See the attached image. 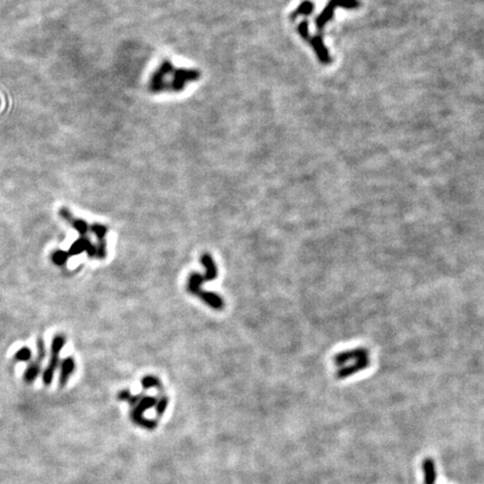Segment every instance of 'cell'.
Wrapping results in <instances>:
<instances>
[{
  "label": "cell",
  "instance_id": "cell-1",
  "mask_svg": "<svg viewBox=\"0 0 484 484\" xmlns=\"http://www.w3.org/2000/svg\"><path fill=\"white\" fill-rule=\"evenodd\" d=\"M370 352L365 348H355L336 354L335 364L337 367V378L344 379L354 373L369 368Z\"/></svg>",
  "mask_w": 484,
  "mask_h": 484
},
{
  "label": "cell",
  "instance_id": "cell-2",
  "mask_svg": "<svg viewBox=\"0 0 484 484\" xmlns=\"http://www.w3.org/2000/svg\"><path fill=\"white\" fill-rule=\"evenodd\" d=\"M64 344H65V339H64L63 335L58 334L53 339L51 359H49V363L47 365L46 370H45L43 373V382L46 386H49L52 383L54 372H55V369L57 368L58 354H60V351L64 346Z\"/></svg>",
  "mask_w": 484,
  "mask_h": 484
},
{
  "label": "cell",
  "instance_id": "cell-3",
  "mask_svg": "<svg viewBox=\"0 0 484 484\" xmlns=\"http://www.w3.org/2000/svg\"><path fill=\"white\" fill-rule=\"evenodd\" d=\"M359 6H360V2L358 1V0H330V2H328L327 7L325 8V10H324L321 13V15H319V17L317 18V20H316L317 28L322 29L323 26L331 19L336 7H344V8H348V9H354V8H358Z\"/></svg>",
  "mask_w": 484,
  "mask_h": 484
},
{
  "label": "cell",
  "instance_id": "cell-4",
  "mask_svg": "<svg viewBox=\"0 0 484 484\" xmlns=\"http://www.w3.org/2000/svg\"><path fill=\"white\" fill-rule=\"evenodd\" d=\"M45 343L42 339H38L37 341V359L35 360L34 362H31L29 364V367L27 368L24 374V380L26 382H33L36 378H37L39 370H40V362L43 361V359H45V355H46V351H45Z\"/></svg>",
  "mask_w": 484,
  "mask_h": 484
},
{
  "label": "cell",
  "instance_id": "cell-5",
  "mask_svg": "<svg viewBox=\"0 0 484 484\" xmlns=\"http://www.w3.org/2000/svg\"><path fill=\"white\" fill-rule=\"evenodd\" d=\"M58 213H60V216L63 220H65L67 223H70V225L74 228V229L79 232L82 237H84L90 231V227L88 226V223H86L84 220L75 219L73 217V214L70 212V210L66 209L65 207H62L60 209V211H58Z\"/></svg>",
  "mask_w": 484,
  "mask_h": 484
},
{
  "label": "cell",
  "instance_id": "cell-6",
  "mask_svg": "<svg viewBox=\"0 0 484 484\" xmlns=\"http://www.w3.org/2000/svg\"><path fill=\"white\" fill-rule=\"evenodd\" d=\"M86 251L89 254V257H95V245L91 243V241L86 236L81 237L80 239H77L74 243H73L70 249H68V254L70 255H77Z\"/></svg>",
  "mask_w": 484,
  "mask_h": 484
},
{
  "label": "cell",
  "instance_id": "cell-7",
  "mask_svg": "<svg viewBox=\"0 0 484 484\" xmlns=\"http://www.w3.org/2000/svg\"><path fill=\"white\" fill-rule=\"evenodd\" d=\"M74 359L72 357H67L66 359L63 360L62 365H61V374H60V387H64L66 385V382L70 378L71 374L74 371Z\"/></svg>",
  "mask_w": 484,
  "mask_h": 484
},
{
  "label": "cell",
  "instance_id": "cell-8",
  "mask_svg": "<svg viewBox=\"0 0 484 484\" xmlns=\"http://www.w3.org/2000/svg\"><path fill=\"white\" fill-rule=\"evenodd\" d=\"M424 471V484H435L436 481V468L432 459H425L423 462Z\"/></svg>",
  "mask_w": 484,
  "mask_h": 484
},
{
  "label": "cell",
  "instance_id": "cell-9",
  "mask_svg": "<svg viewBox=\"0 0 484 484\" xmlns=\"http://www.w3.org/2000/svg\"><path fill=\"white\" fill-rule=\"evenodd\" d=\"M68 257H70V254H68V252H66V251L56 250L54 251L52 254V260L54 263L57 264V266H63V264L66 263Z\"/></svg>",
  "mask_w": 484,
  "mask_h": 484
},
{
  "label": "cell",
  "instance_id": "cell-10",
  "mask_svg": "<svg viewBox=\"0 0 484 484\" xmlns=\"http://www.w3.org/2000/svg\"><path fill=\"white\" fill-rule=\"evenodd\" d=\"M90 230L92 231V234H94L95 236H97V238L98 240H102L106 238V235H107V228L102 226V225H99V223H94V225H92L90 227Z\"/></svg>",
  "mask_w": 484,
  "mask_h": 484
},
{
  "label": "cell",
  "instance_id": "cell-11",
  "mask_svg": "<svg viewBox=\"0 0 484 484\" xmlns=\"http://www.w3.org/2000/svg\"><path fill=\"white\" fill-rule=\"evenodd\" d=\"M95 257L99 259H104L107 255V243L106 240H98V244L95 245Z\"/></svg>",
  "mask_w": 484,
  "mask_h": 484
},
{
  "label": "cell",
  "instance_id": "cell-12",
  "mask_svg": "<svg viewBox=\"0 0 484 484\" xmlns=\"http://www.w3.org/2000/svg\"><path fill=\"white\" fill-rule=\"evenodd\" d=\"M30 358H31V352H30V350L28 348H22L15 354L16 361L27 362V361H29Z\"/></svg>",
  "mask_w": 484,
  "mask_h": 484
}]
</instances>
